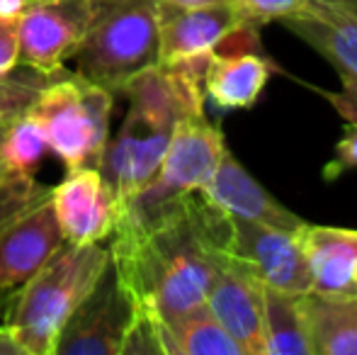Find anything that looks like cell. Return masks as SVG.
<instances>
[{
    "label": "cell",
    "instance_id": "obj_13",
    "mask_svg": "<svg viewBox=\"0 0 357 355\" xmlns=\"http://www.w3.org/2000/svg\"><path fill=\"white\" fill-rule=\"evenodd\" d=\"M245 22L241 10L231 3L173 8L160 3L158 63H178L207 56Z\"/></svg>",
    "mask_w": 357,
    "mask_h": 355
},
{
    "label": "cell",
    "instance_id": "obj_11",
    "mask_svg": "<svg viewBox=\"0 0 357 355\" xmlns=\"http://www.w3.org/2000/svg\"><path fill=\"white\" fill-rule=\"evenodd\" d=\"M258 27L243 24L231 32L209 56L204 98L224 109H250L270 81L273 66L258 52Z\"/></svg>",
    "mask_w": 357,
    "mask_h": 355
},
{
    "label": "cell",
    "instance_id": "obj_2",
    "mask_svg": "<svg viewBox=\"0 0 357 355\" xmlns=\"http://www.w3.org/2000/svg\"><path fill=\"white\" fill-rule=\"evenodd\" d=\"M207 63L209 56L153 63L119 90L129 98V112L98 163L117 202H124L153 180L180 119L204 114L202 81Z\"/></svg>",
    "mask_w": 357,
    "mask_h": 355
},
{
    "label": "cell",
    "instance_id": "obj_32",
    "mask_svg": "<svg viewBox=\"0 0 357 355\" xmlns=\"http://www.w3.org/2000/svg\"><path fill=\"white\" fill-rule=\"evenodd\" d=\"M3 297V294H0ZM3 317H5V299H0V324H3Z\"/></svg>",
    "mask_w": 357,
    "mask_h": 355
},
{
    "label": "cell",
    "instance_id": "obj_6",
    "mask_svg": "<svg viewBox=\"0 0 357 355\" xmlns=\"http://www.w3.org/2000/svg\"><path fill=\"white\" fill-rule=\"evenodd\" d=\"M112 107V90L61 68L27 114L44 129L49 149L73 171L83 166L98 168L109 142Z\"/></svg>",
    "mask_w": 357,
    "mask_h": 355
},
{
    "label": "cell",
    "instance_id": "obj_29",
    "mask_svg": "<svg viewBox=\"0 0 357 355\" xmlns=\"http://www.w3.org/2000/svg\"><path fill=\"white\" fill-rule=\"evenodd\" d=\"M163 5L173 8H197V5H212V3H231V0H158Z\"/></svg>",
    "mask_w": 357,
    "mask_h": 355
},
{
    "label": "cell",
    "instance_id": "obj_5",
    "mask_svg": "<svg viewBox=\"0 0 357 355\" xmlns=\"http://www.w3.org/2000/svg\"><path fill=\"white\" fill-rule=\"evenodd\" d=\"M226 151L229 149L221 129L204 114L180 119L153 180L124 202H117V222L112 234L142 232L175 199L202 190L212 180Z\"/></svg>",
    "mask_w": 357,
    "mask_h": 355
},
{
    "label": "cell",
    "instance_id": "obj_15",
    "mask_svg": "<svg viewBox=\"0 0 357 355\" xmlns=\"http://www.w3.org/2000/svg\"><path fill=\"white\" fill-rule=\"evenodd\" d=\"M199 192L219 207L229 217L250 219V222L270 224V227L284 229L294 234L304 224L299 214L280 204L263 185L258 183L234 156L231 151L224 153L219 168L214 171L212 180Z\"/></svg>",
    "mask_w": 357,
    "mask_h": 355
},
{
    "label": "cell",
    "instance_id": "obj_10",
    "mask_svg": "<svg viewBox=\"0 0 357 355\" xmlns=\"http://www.w3.org/2000/svg\"><path fill=\"white\" fill-rule=\"evenodd\" d=\"M229 253L260 282L296 297L311 292V273L294 234L238 217H229Z\"/></svg>",
    "mask_w": 357,
    "mask_h": 355
},
{
    "label": "cell",
    "instance_id": "obj_19",
    "mask_svg": "<svg viewBox=\"0 0 357 355\" xmlns=\"http://www.w3.org/2000/svg\"><path fill=\"white\" fill-rule=\"evenodd\" d=\"M165 355H243L207 304L160 322Z\"/></svg>",
    "mask_w": 357,
    "mask_h": 355
},
{
    "label": "cell",
    "instance_id": "obj_24",
    "mask_svg": "<svg viewBox=\"0 0 357 355\" xmlns=\"http://www.w3.org/2000/svg\"><path fill=\"white\" fill-rule=\"evenodd\" d=\"M353 168H357V124L345 122V132L340 137L338 146H335L333 158L324 168V178L335 180L343 176V173L353 171Z\"/></svg>",
    "mask_w": 357,
    "mask_h": 355
},
{
    "label": "cell",
    "instance_id": "obj_4",
    "mask_svg": "<svg viewBox=\"0 0 357 355\" xmlns=\"http://www.w3.org/2000/svg\"><path fill=\"white\" fill-rule=\"evenodd\" d=\"M158 0H93L75 73L119 93L139 71L158 63Z\"/></svg>",
    "mask_w": 357,
    "mask_h": 355
},
{
    "label": "cell",
    "instance_id": "obj_14",
    "mask_svg": "<svg viewBox=\"0 0 357 355\" xmlns=\"http://www.w3.org/2000/svg\"><path fill=\"white\" fill-rule=\"evenodd\" d=\"M207 307L243 355H265L263 282L231 253L219 266Z\"/></svg>",
    "mask_w": 357,
    "mask_h": 355
},
{
    "label": "cell",
    "instance_id": "obj_23",
    "mask_svg": "<svg viewBox=\"0 0 357 355\" xmlns=\"http://www.w3.org/2000/svg\"><path fill=\"white\" fill-rule=\"evenodd\" d=\"M304 3L306 0H234V5L241 10L245 22L255 24V27L273 22V20L291 17L304 8Z\"/></svg>",
    "mask_w": 357,
    "mask_h": 355
},
{
    "label": "cell",
    "instance_id": "obj_12",
    "mask_svg": "<svg viewBox=\"0 0 357 355\" xmlns=\"http://www.w3.org/2000/svg\"><path fill=\"white\" fill-rule=\"evenodd\" d=\"M52 207L66 243H100L112 236L117 197L95 166L68 171L52 188Z\"/></svg>",
    "mask_w": 357,
    "mask_h": 355
},
{
    "label": "cell",
    "instance_id": "obj_28",
    "mask_svg": "<svg viewBox=\"0 0 357 355\" xmlns=\"http://www.w3.org/2000/svg\"><path fill=\"white\" fill-rule=\"evenodd\" d=\"M32 3V0H0V20H13L17 22L20 15L24 13V8Z\"/></svg>",
    "mask_w": 357,
    "mask_h": 355
},
{
    "label": "cell",
    "instance_id": "obj_18",
    "mask_svg": "<svg viewBox=\"0 0 357 355\" xmlns=\"http://www.w3.org/2000/svg\"><path fill=\"white\" fill-rule=\"evenodd\" d=\"M311 355H357V292L301 294Z\"/></svg>",
    "mask_w": 357,
    "mask_h": 355
},
{
    "label": "cell",
    "instance_id": "obj_25",
    "mask_svg": "<svg viewBox=\"0 0 357 355\" xmlns=\"http://www.w3.org/2000/svg\"><path fill=\"white\" fill-rule=\"evenodd\" d=\"M340 86L338 90H326L324 98L335 107V112L345 119V122L357 124V78L340 73Z\"/></svg>",
    "mask_w": 357,
    "mask_h": 355
},
{
    "label": "cell",
    "instance_id": "obj_3",
    "mask_svg": "<svg viewBox=\"0 0 357 355\" xmlns=\"http://www.w3.org/2000/svg\"><path fill=\"white\" fill-rule=\"evenodd\" d=\"M109 266L100 243H63L37 273L5 297L3 322L27 355H54L56 341L85 294Z\"/></svg>",
    "mask_w": 357,
    "mask_h": 355
},
{
    "label": "cell",
    "instance_id": "obj_20",
    "mask_svg": "<svg viewBox=\"0 0 357 355\" xmlns=\"http://www.w3.org/2000/svg\"><path fill=\"white\" fill-rule=\"evenodd\" d=\"M265 355H311L301 297L263 285Z\"/></svg>",
    "mask_w": 357,
    "mask_h": 355
},
{
    "label": "cell",
    "instance_id": "obj_21",
    "mask_svg": "<svg viewBox=\"0 0 357 355\" xmlns=\"http://www.w3.org/2000/svg\"><path fill=\"white\" fill-rule=\"evenodd\" d=\"M49 149V139L37 119L29 114L20 117L17 122L8 124L0 132V158L13 173L34 176L42 168Z\"/></svg>",
    "mask_w": 357,
    "mask_h": 355
},
{
    "label": "cell",
    "instance_id": "obj_26",
    "mask_svg": "<svg viewBox=\"0 0 357 355\" xmlns=\"http://www.w3.org/2000/svg\"><path fill=\"white\" fill-rule=\"evenodd\" d=\"M20 63V37L17 22L0 20V76L10 73Z\"/></svg>",
    "mask_w": 357,
    "mask_h": 355
},
{
    "label": "cell",
    "instance_id": "obj_8",
    "mask_svg": "<svg viewBox=\"0 0 357 355\" xmlns=\"http://www.w3.org/2000/svg\"><path fill=\"white\" fill-rule=\"evenodd\" d=\"M134 314L137 302L109 261L95 287L68 317L54 355H119Z\"/></svg>",
    "mask_w": 357,
    "mask_h": 355
},
{
    "label": "cell",
    "instance_id": "obj_27",
    "mask_svg": "<svg viewBox=\"0 0 357 355\" xmlns=\"http://www.w3.org/2000/svg\"><path fill=\"white\" fill-rule=\"evenodd\" d=\"M0 355H27L22 351V346L15 341L13 331L5 322L0 324Z\"/></svg>",
    "mask_w": 357,
    "mask_h": 355
},
{
    "label": "cell",
    "instance_id": "obj_1",
    "mask_svg": "<svg viewBox=\"0 0 357 355\" xmlns=\"http://www.w3.org/2000/svg\"><path fill=\"white\" fill-rule=\"evenodd\" d=\"M229 241V214L197 190L175 199L142 232L112 234L109 261L137 307L170 322L207 304Z\"/></svg>",
    "mask_w": 357,
    "mask_h": 355
},
{
    "label": "cell",
    "instance_id": "obj_7",
    "mask_svg": "<svg viewBox=\"0 0 357 355\" xmlns=\"http://www.w3.org/2000/svg\"><path fill=\"white\" fill-rule=\"evenodd\" d=\"M63 243L52 188L10 171L0 185V292L20 287Z\"/></svg>",
    "mask_w": 357,
    "mask_h": 355
},
{
    "label": "cell",
    "instance_id": "obj_17",
    "mask_svg": "<svg viewBox=\"0 0 357 355\" xmlns=\"http://www.w3.org/2000/svg\"><path fill=\"white\" fill-rule=\"evenodd\" d=\"M280 22L328 59L338 73L357 78V17L321 0H306L299 13Z\"/></svg>",
    "mask_w": 357,
    "mask_h": 355
},
{
    "label": "cell",
    "instance_id": "obj_9",
    "mask_svg": "<svg viewBox=\"0 0 357 355\" xmlns=\"http://www.w3.org/2000/svg\"><path fill=\"white\" fill-rule=\"evenodd\" d=\"M93 0H32L17 20L20 63L56 73L88 32Z\"/></svg>",
    "mask_w": 357,
    "mask_h": 355
},
{
    "label": "cell",
    "instance_id": "obj_31",
    "mask_svg": "<svg viewBox=\"0 0 357 355\" xmlns=\"http://www.w3.org/2000/svg\"><path fill=\"white\" fill-rule=\"evenodd\" d=\"M8 176H10V168L5 166V163H3V158H0V185L5 183V178H8Z\"/></svg>",
    "mask_w": 357,
    "mask_h": 355
},
{
    "label": "cell",
    "instance_id": "obj_22",
    "mask_svg": "<svg viewBox=\"0 0 357 355\" xmlns=\"http://www.w3.org/2000/svg\"><path fill=\"white\" fill-rule=\"evenodd\" d=\"M56 73H42L24 63L20 68L17 63L10 73L0 76V132L32 109L39 93L52 83Z\"/></svg>",
    "mask_w": 357,
    "mask_h": 355
},
{
    "label": "cell",
    "instance_id": "obj_16",
    "mask_svg": "<svg viewBox=\"0 0 357 355\" xmlns=\"http://www.w3.org/2000/svg\"><path fill=\"white\" fill-rule=\"evenodd\" d=\"M296 243L311 273V292L350 294L357 292V229L301 224L294 232Z\"/></svg>",
    "mask_w": 357,
    "mask_h": 355
},
{
    "label": "cell",
    "instance_id": "obj_33",
    "mask_svg": "<svg viewBox=\"0 0 357 355\" xmlns=\"http://www.w3.org/2000/svg\"><path fill=\"white\" fill-rule=\"evenodd\" d=\"M355 285H357V270H355Z\"/></svg>",
    "mask_w": 357,
    "mask_h": 355
},
{
    "label": "cell",
    "instance_id": "obj_30",
    "mask_svg": "<svg viewBox=\"0 0 357 355\" xmlns=\"http://www.w3.org/2000/svg\"><path fill=\"white\" fill-rule=\"evenodd\" d=\"M321 3H328V5H333V8H340L343 13L357 17V0H321Z\"/></svg>",
    "mask_w": 357,
    "mask_h": 355
}]
</instances>
